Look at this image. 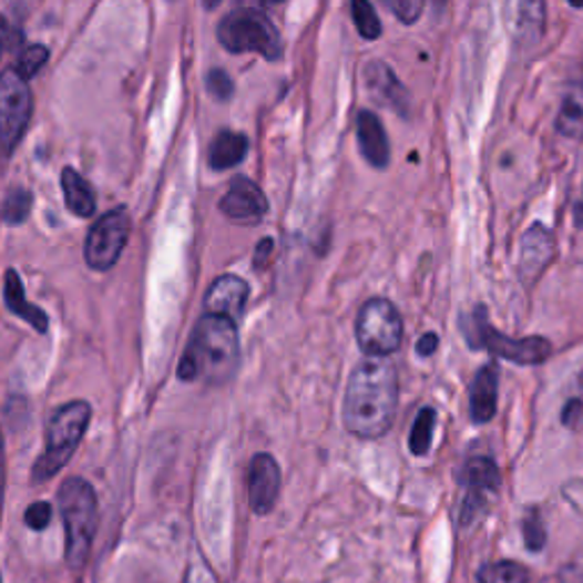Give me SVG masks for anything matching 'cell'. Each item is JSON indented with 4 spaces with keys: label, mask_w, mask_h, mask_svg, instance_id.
<instances>
[{
    "label": "cell",
    "mask_w": 583,
    "mask_h": 583,
    "mask_svg": "<svg viewBox=\"0 0 583 583\" xmlns=\"http://www.w3.org/2000/svg\"><path fill=\"white\" fill-rule=\"evenodd\" d=\"M399 406V374L388 356L362 358L345 392V429L362 440H377L392 429Z\"/></svg>",
    "instance_id": "obj_1"
},
{
    "label": "cell",
    "mask_w": 583,
    "mask_h": 583,
    "mask_svg": "<svg viewBox=\"0 0 583 583\" xmlns=\"http://www.w3.org/2000/svg\"><path fill=\"white\" fill-rule=\"evenodd\" d=\"M237 321L222 315H203L194 326L187 349L178 362V379L211 386L226 383L239 360Z\"/></svg>",
    "instance_id": "obj_2"
},
{
    "label": "cell",
    "mask_w": 583,
    "mask_h": 583,
    "mask_svg": "<svg viewBox=\"0 0 583 583\" xmlns=\"http://www.w3.org/2000/svg\"><path fill=\"white\" fill-rule=\"evenodd\" d=\"M58 507L64 520L67 565L71 570H82L90 559L94 535L99 529L96 490L85 479L71 477L60 485Z\"/></svg>",
    "instance_id": "obj_3"
},
{
    "label": "cell",
    "mask_w": 583,
    "mask_h": 583,
    "mask_svg": "<svg viewBox=\"0 0 583 583\" xmlns=\"http://www.w3.org/2000/svg\"><path fill=\"white\" fill-rule=\"evenodd\" d=\"M92 422V406L82 399L60 406L47 425V449L32 466V481L44 483L53 479L75 453L80 440Z\"/></svg>",
    "instance_id": "obj_4"
},
{
    "label": "cell",
    "mask_w": 583,
    "mask_h": 583,
    "mask_svg": "<svg viewBox=\"0 0 583 583\" xmlns=\"http://www.w3.org/2000/svg\"><path fill=\"white\" fill-rule=\"evenodd\" d=\"M466 338L470 347L485 349L497 358L511 360L515 365H540L545 362L554 347L548 338L531 336V338H509L504 333H499L494 326L488 324L485 308H477L466 321H463Z\"/></svg>",
    "instance_id": "obj_5"
},
{
    "label": "cell",
    "mask_w": 583,
    "mask_h": 583,
    "mask_svg": "<svg viewBox=\"0 0 583 583\" xmlns=\"http://www.w3.org/2000/svg\"><path fill=\"white\" fill-rule=\"evenodd\" d=\"M219 44L231 53H258L265 60L280 58V37L269 17L254 8H242L219 23Z\"/></svg>",
    "instance_id": "obj_6"
},
{
    "label": "cell",
    "mask_w": 583,
    "mask_h": 583,
    "mask_svg": "<svg viewBox=\"0 0 583 583\" xmlns=\"http://www.w3.org/2000/svg\"><path fill=\"white\" fill-rule=\"evenodd\" d=\"M356 340L365 356H392L403 340V321L388 299H369L358 310Z\"/></svg>",
    "instance_id": "obj_7"
},
{
    "label": "cell",
    "mask_w": 583,
    "mask_h": 583,
    "mask_svg": "<svg viewBox=\"0 0 583 583\" xmlns=\"http://www.w3.org/2000/svg\"><path fill=\"white\" fill-rule=\"evenodd\" d=\"M131 237V217L126 207H114L90 228L85 239V260L96 272H108L121 258Z\"/></svg>",
    "instance_id": "obj_8"
},
{
    "label": "cell",
    "mask_w": 583,
    "mask_h": 583,
    "mask_svg": "<svg viewBox=\"0 0 583 583\" xmlns=\"http://www.w3.org/2000/svg\"><path fill=\"white\" fill-rule=\"evenodd\" d=\"M30 116L32 92L28 88V80L17 69H8L0 78V137H3L8 155L21 142Z\"/></svg>",
    "instance_id": "obj_9"
},
{
    "label": "cell",
    "mask_w": 583,
    "mask_h": 583,
    "mask_svg": "<svg viewBox=\"0 0 583 583\" xmlns=\"http://www.w3.org/2000/svg\"><path fill=\"white\" fill-rule=\"evenodd\" d=\"M458 479H461V483L468 490L461 509V522L472 524L490 504V497L499 490L502 474H499V468L494 466V461H490V458L477 456L470 458V461L463 466Z\"/></svg>",
    "instance_id": "obj_10"
},
{
    "label": "cell",
    "mask_w": 583,
    "mask_h": 583,
    "mask_svg": "<svg viewBox=\"0 0 583 583\" xmlns=\"http://www.w3.org/2000/svg\"><path fill=\"white\" fill-rule=\"evenodd\" d=\"M502 19L513 44L531 49L545 34L548 6L545 0H504Z\"/></svg>",
    "instance_id": "obj_11"
},
{
    "label": "cell",
    "mask_w": 583,
    "mask_h": 583,
    "mask_svg": "<svg viewBox=\"0 0 583 583\" xmlns=\"http://www.w3.org/2000/svg\"><path fill=\"white\" fill-rule=\"evenodd\" d=\"M556 258V239L552 231L543 224H533L524 231L520 239V260L518 272L526 287H533L545 269Z\"/></svg>",
    "instance_id": "obj_12"
},
{
    "label": "cell",
    "mask_w": 583,
    "mask_h": 583,
    "mask_svg": "<svg viewBox=\"0 0 583 583\" xmlns=\"http://www.w3.org/2000/svg\"><path fill=\"white\" fill-rule=\"evenodd\" d=\"M219 211L235 224L252 226L263 222V217L269 211V203L260 185H256L252 178L237 176L224 198L219 201Z\"/></svg>",
    "instance_id": "obj_13"
},
{
    "label": "cell",
    "mask_w": 583,
    "mask_h": 583,
    "mask_svg": "<svg viewBox=\"0 0 583 583\" xmlns=\"http://www.w3.org/2000/svg\"><path fill=\"white\" fill-rule=\"evenodd\" d=\"M280 494V468L276 458L269 453L254 456L248 466V504L256 515H267L274 511Z\"/></svg>",
    "instance_id": "obj_14"
},
{
    "label": "cell",
    "mask_w": 583,
    "mask_h": 583,
    "mask_svg": "<svg viewBox=\"0 0 583 583\" xmlns=\"http://www.w3.org/2000/svg\"><path fill=\"white\" fill-rule=\"evenodd\" d=\"M362 80L374 103H379L401 116L410 114V94L406 92V88L386 62L381 60L369 62L362 71Z\"/></svg>",
    "instance_id": "obj_15"
},
{
    "label": "cell",
    "mask_w": 583,
    "mask_h": 583,
    "mask_svg": "<svg viewBox=\"0 0 583 583\" xmlns=\"http://www.w3.org/2000/svg\"><path fill=\"white\" fill-rule=\"evenodd\" d=\"M248 301V285L239 276L224 274L205 292V313L237 321Z\"/></svg>",
    "instance_id": "obj_16"
},
{
    "label": "cell",
    "mask_w": 583,
    "mask_h": 583,
    "mask_svg": "<svg viewBox=\"0 0 583 583\" xmlns=\"http://www.w3.org/2000/svg\"><path fill=\"white\" fill-rule=\"evenodd\" d=\"M356 137L362 157L374 170H386L390 164V142L383 131L381 119L371 110H360L356 119Z\"/></svg>",
    "instance_id": "obj_17"
},
{
    "label": "cell",
    "mask_w": 583,
    "mask_h": 583,
    "mask_svg": "<svg viewBox=\"0 0 583 583\" xmlns=\"http://www.w3.org/2000/svg\"><path fill=\"white\" fill-rule=\"evenodd\" d=\"M497 390H499V369L497 365H485L472 381L470 390V412L477 425H485L497 412Z\"/></svg>",
    "instance_id": "obj_18"
},
{
    "label": "cell",
    "mask_w": 583,
    "mask_h": 583,
    "mask_svg": "<svg viewBox=\"0 0 583 583\" xmlns=\"http://www.w3.org/2000/svg\"><path fill=\"white\" fill-rule=\"evenodd\" d=\"M3 297H6V306L10 313H14L19 319L28 321L37 333H47L49 330V315L28 304L25 299V287L21 283V276L14 269L6 272V289H3Z\"/></svg>",
    "instance_id": "obj_19"
},
{
    "label": "cell",
    "mask_w": 583,
    "mask_h": 583,
    "mask_svg": "<svg viewBox=\"0 0 583 583\" xmlns=\"http://www.w3.org/2000/svg\"><path fill=\"white\" fill-rule=\"evenodd\" d=\"M62 192L69 213H73L75 217L90 219L96 213V194L92 185L75 170H71V166H67L62 172Z\"/></svg>",
    "instance_id": "obj_20"
},
{
    "label": "cell",
    "mask_w": 583,
    "mask_h": 583,
    "mask_svg": "<svg viewBox=\"0 0 583 583\" xmlns=\"http://www.w3.org/2000/svg\"><path fill=\"white\" fill-rule=\"evenodd\" d=\"M556 131L567 140L583 135V78H572L556 116Z\"/></svg>",
    "instance_id": "obj_21"
},
{
    "label": "cell",
    "mask_w": 583,
    "mask_h": 583,
    "mask_svg": "<svg viewBox=\"0 0 583 583\" xmlns=\"http://www.w3.org/2000/svg\"><path fill=\"white\" fill-rule=\"evenodd\" d=\"M248 153V140L242 133H233V131H222L211 149H207V162H211L213 170L217 172H226L233 170L235 164H239Z\"/></svg>",
    "instance_id": "obj_22"
},
{
    "label": "cell",
    "mask_w": 583,
    "mask_h": 583,
    "mask_svg": "<svg viewBox=\"0 0 583 583\" xmlns=\"http://www.w3.org/2000/svg\"><path fill=\"white\" fill-rule=\"evenodd\" d=\"M479 583H526L529 572L515 561H497L488 563L477 574Z\"/></svg>",
    "instance_id": "obj_23"
},
{
    "label": "cell",
    "mask_w": 583,
    "mask_h": 583,
    "mask_svg": "<svg viewBox=\"0 0 583 583\" xmlns=\"http://www.w3.org/2000/svg\"><path fill=\"white\" fill-rule=\"evenodd\" d=\"M433 427H436V410L427 406L418 412V418H415L412 429H410V438H408L410 451L415 456L429 453L431 440H433Z\"/></svg>",
    "instance_id": "obj_24"
},
{
    "label": "cell",
    "mask_w": 583,
    "mask_h": 583,
    "mask_svg": "<svg viewBox=\"0 0 583 583\" xmlns=\"http://www.w3.org/2000/svg\"><path fill=\"white\" fill-rule=\"evenodd\" d=\"M351 19L362 39L374 41L381 37L383 25L377 10L371 6V0H351Z\"/></svg>",
    "instance_id": "obj_25"
},
{
    "label": "cell",
    "mask_w": 583,
    "mask_h": 583,
    "mask_svg": "<svg viewBox=\"0 0 583 583\" xmlns=\"http://www.w3.org/2000/svg\"><path fill=\"white\" fill-rule=\"evenodd\" d=\"M32 211V194L23 187H14L8 192L3 203V219L10 226L23 224Z\"/></svg>",
    "instance_id": "obj_26"
},
{
    "label": "cell",
    "mask_w": 583,
    "mask_h": 583,
    "mask_svg": "<svg viewBox=\"0 0 583 583\" xmlns=\"http://www.w3.org/2000/svg\"><path fill=\"white\" fill-rule=\"evenodd\" d=\"M47 62H49V49L41 47V44H34V47H28L25 51H21V55L17 60V71L25 80H30L47 67Z\"/></svg>",
    "instance_id": "obj_27"
},
{
    "label": "cell",
    "mask_w": 583,
    "mask_h": 583,
    "mask_svg": "<svg viewBox=\"0 0 583 583\" xmlns=\"http://www.w3.org/2000/svg\"><path fill=\"white\" fill-rule=\"evenodd\" d=\"M205 88H207V92H211V96L217 99V101H228L233 96V92H235V85H233L231 75L226 71H222V69H213L211 73H207Z\"/></svg>",
    "instance_id": "obj_28"
},
{
    "label": "cell",
    "mask_w": 583,
    "mask_h": 583,
    "mask_svg": "<svg viewBox=\"0 0 583 583\" xmlns=\"http://www.w3.org/2000/svg\"><path fill=\"white\" fill-rule=\"evenodd\" d=\"M381 3L401 21V23H415L422 14L425 0H381Z\"/></svg>",
    "instance_id": "obj_29"
},
{
    "label": "cell",
    "mask_w": 583,
    "mask_h": 583,
    "mask_svg": "<svg viewBox=\"0 0 583 583\" xmlns=\"http://www.w3.org/2000/svg\"><path fill=\"white\" fill-rule=\"evenodd\" d=\"M522 533H524V543L531 552H540L548 543V533L543 526V520H540L535 513L529 515L522 524Z\"/></svg>",
    "instance_id": "obj_30"
},
{
    "label": "cell",
    "mask_w": 583,
    "mask_h": 583,
    "mask_svg": "<svg viewBox=\"0 0 583 583\" xmlns=\"http://www.w3.org/2000/svg\"><path fill=\"white\" fill-rule=\"evenodd\" d=\"M53 518V507L49 502H34L25 509V524L32 531H41L51 524Z\"/></svg>",
    "instance_id": "obj_31"
},
{
    "label": "cell",
    "mask_w": 583,
    "mask_h": 583,
    "mask_svg": "<svg viewBox=\"0 0 583 583\" xmlns=\"http://www.w3.org/2000/svg\"><path fill=\"white\" fill-rule=\"evenodd\" d=\"M183 583H219L213 567L205 563V559L201 556H194L187 565V572H185V579Z\"/></svg>",
    "instance_id": "obj_32"
},
{
    "label": "cell",
    "mask_w": 583,
    "mask_h": 583,
    "mask_svg": "<svg viewBox=\"0 0 583 583\" xmlns=\"http://www.w3.org/2000/svg\"><path fill=\"white\" fill-rule=\"evenodd\" d=\"M561 420L567 429H579L583 425V403L579 399H572L565 403Z\"/></svg>",
    "instance_id": "obj_33"
},
{
    "label": "cell",
    "mask_w": 583,
    "mask_h": 583,
    "mask_svg": "<svg viewBox=\"0 0 583 583\" xmlns=\"http://www.w3.org/2000/svg\"><path fill=\"white\" fill-rule=\"evenodd\" d=\"M274 254V239L272 237H265V239H260L258 242V246H256V256H254V263H256V267H265L267 265V260H269V256Z\"/></svg>",
    "instance_id": "obj_34"
},
{
    "label": "cell",
    "mask_w": 583,
    "mask_h": 583,
    "mask_svg": "<svg viewBox=\"0 0 583 583\" xmlns=\"http://www.w3.org/2000/svg\"><path fill=\"white\" fill-rule=\"evenodd\" d=\"M438 345H440L438 333H425V336L420 338V342H418V347H415V349H418V354H420V356L429 358V356H433V354H436Z\"/></svg>",
    "instance_id": "obj_35"
},
{
    "label": "cell",
    "mask_w": 583,
    "mask_h": 583,
    "mask_svg": "<svg viewBox=\"0 0 583 583\" xmlns=\"http://www.w3.org/2000/svg\"><path fill=\"white\" fill-rule=\"evenodd\" d=\"M574 222H576L579 228H583V192H581V198L574 205Z\"/></svg>",
    "instance_id": "obj_36"
},
{
    "label": "cell",
    "mask_w": 583,
    "mask_h": 583,
    "mask_svg": "<svg viewBox=\"0 0 583 583\" xmlns=\"http://www.w3.org/2000/svg\"><path fill=\"white\" fill-rule=\"evenodd\" d=\"M565 3L572 6V8H576V10H583V0H565Z\"/></svg>",
    "instance_id": "obj_37"
},
{
    "label": "cell",
    "mask_w": 583,
    "mask_h": 583,
    "mask_svg": "<svg viewBox=\"0 0 583 583\" xmlns=\"http://www.w3.org/2000/svg\"><path fill=\"white\" fill-rule=\"evenodd\" d=\"M265 3H283V0H265Z\"/></svg>",
    "instance_id": "obj_38"
}]
</instances>
